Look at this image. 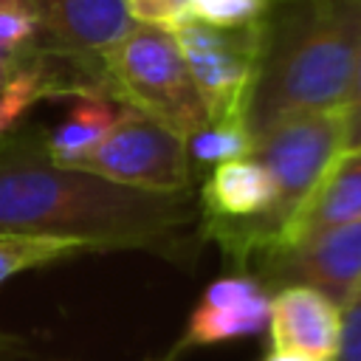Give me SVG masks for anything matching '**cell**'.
<instances>
[{
    "label": "cell",
    "instance_id": "16",
    "mask_svg": "<svg viewBox=\"0 0 361 361\" xmlns=\"http://www.w3.org/2000/svg\"><path fill=\"white\" fill-rule=\"evenodd\" d=\"M271 0H189V14L206 25L217 28H243L268 11Z\"/></svg>",
    "mask_w": 361,
    "mask_h": 361
},
{
    "label": "cell",
    "instance_id": "15",
    "mask_svg": "<svg viewBox=\"0 0 361 361\" xmlns=\"http://www.w3.org/2000/svg\"><path fill=\"white\" fill-rule=\"evenodd\" d=\"M51 82H54V73H48L42 65L20 68L8 79H3V85H0V135L8 133L28 113V107L37 99L54 93Z\"/></svg>",
    "mask_w": 361,
    "mask_h": 361
},
{
    "label": "cell",
    "instance_id": "17",
    "mask_svg": "<svg viewBox=\"0 0 361 361\" xmlns=\"http://www.w3.org/2000/svg\"><path fill=\"white\" fill-rule=\"evenodd\" d=\"M34 14L28 0H0V62L34 39Z\"/></svg>",
    "mask_w": 361,
    "mask_h": 361
},
{
    "label": "cell",
    "instance_id": "3",
    "mask_svg": "<svg viewBox=\"0 0 361 361\" xmlns=\"http://www.w3.org/2000/svg\"><path fill=\"white\" fill-rule=\"evenodd\" d=\"M102 82L180 138L209 124L206 104L166 28L135 23L133 31L102 56Z\"/></svg>",
    "mask_w": 361,
    "mask_h": 361
},
{
    "label": "cell",
    "instance_id": "10",
    "mask_svg": "<svg viewBox=\"0 0 361 361\" xmlns=\"http://www.w3.org/2000/svg\"><path fill=\"white\" fill-rule=\"evenodd\" d=\"M268 327L274 350L310 361H333L341 336V310L313 288L288 285L271 296Z\"/></svg>",
    "mask_w": 361,
    "mask_h": 361
},
{
    "label": "cell",
    "instance_id": "21",
    "mask_svg": "<svg viewBox=\"0 0 361 361\" xmlns=\"http://www.w3.org/2000/svg\"><path fill=\"white\" fill-rule=\"evenodd\" d=\"M262 361H310L305 355H296V353H282V350H271Z\"/></svg>",
    "mask_w": 361,
    "mask_h": 361
},
{
    "label": "cell",
    "instance_id": "2",
    "mask_svg": "<svg viewBox=\"0 0 361 361\" xmlns=\"http://www.w3.org/2000/svg\"><path fill=\"white\" fill-rule=\"evenodd\" d=\"M361 51V0H271L259 20V56L245 127L347 107Z\"/></svg>",
    "mask_w": 361,
    "mask_h": 361
},
{
    "label": "cell",
    "instance_id": "13",
    "mask_svg": "<svg viewBox=\"0 0 361 361\" xmlns=\"http://www.w3.org/2000/svg\"><path fill=\"white\" fill-rule=\"evenodd\" d=\"M87 251H107L96 243L76 237H51V234H0V285L28 268H42L51 262L71 259Z\"/></svg>",
    "mask_w": 361,
    "mask_h": 361
},
{
    "label": "cell",
    "instance_id": "4",
    "mask_svg": "<svg viewBox=\"0 0 361 361\" xmlns=\"http://www.w3.org/2000/svg\"><path fill=\"white\" fill-rule=\"evenodd\" d=\"M344 116L347 107L302 113L274 124L259 138H254L251 158L259 161L271 175L276 197L268 217L254 234L248 259L268 251L282 226L299 212L305 197L313 192L330 161L344 149Z\"/></svg>",
    "mask_w": 361,
    "mask_h": 361
},
{
    "label": "cell",
    "instance_id": "6",
    "mask_svg": "<svg viewBox=\"0 0 361 361\" xmlns=\"http://www.w3.org/2000/svg\"><path fill=\"white\" fill-rule=\"evenodd\" d=\"M169 34L206 104L209 121H245L259 56V20L243 28H217L189 14Z\"/></svg>",
    "mask_w": 361,
    "mask_h": 361
},
{
    "label": "cell",
    "instance_id": "14",
    "mask_svg": "<svg viewBox=\"0 0 361 361\" xmlns=\"http://www.w3.org/2000/svg\"><path fill=\"white\" fill-rule=\"evenodd\" d=\"M254 138L245 121H209L203 130L186 138L189 161L195 164H226L251 158Z\"/></svg>",
    "mask_w": 361,
    "mask_h": 361
},
{
    "label": "cell",
    "instance_id": "12",
    "mask_svg": "<svg viewBox=\"0 0 361 361\" xmlns=\"http://www.w3.org/2000/svg\"><path fill=\"white\" fill-rule=\"evenodd\" d=\"M268 313H271V296L265 293V288H259L251 296L237 299V302H220V305L197 302V307L189 316L186 341L189 344H217V341H228V338L254 336L268 324Z\"/></svg>",
    "mask_w": 361,
    "mask_h": 361
},
{
    "label": "cell",
    "instance_id": "1",
    "mask_svg": "<svg viewBox=\"0 0 361 361\" xmlns=\"http://www.w3.org/2000/svg\"><path fill=\"white\" fill-rule=\"evenodd\" d=\"M186 192H141L54 164L0 152V234L76 237L102 248H152L195 223Z\"/></svg>",
    "mask_w": 361,
    "mask_h": 361
},
{
    "label": "cell",
    "instance_id": "11",
    "mask_svg": "<svg viewBox=\"0 0 361 361\" xmlns=\"http://www.w3.org/2000/svg\"><path fill=\"white\" fill-rule=\"evenodd\" d=\"M116 118H118V113L102 93H96V90L79 93L73 99L71 110L65 113V118L51 133L45 155L59 166L73 164L76 158L87 155L110 135Z\"/></svg>",
    "mask_w": 361,
    "mask_h": 361
},
{
    "label": "cell",
    "instance_id": "8",
    "mask_svg": "<svg viewBox=\"0 0 361 361\" xmlns=\"http://www.w3.org/2000/svg\"><path fill=\"white\" fill-rule=\"evenodd\" d=\"M34 14V51L56 59L102 65L135 25L127 0H28Z\"/></svg>",
    "mask_w": 361,
    "mask_h": 361
},
{
    "label": "cell",
    "instance_id": "20",
    "mask_svg": "<svg viewBox=\"0 0 361 361\" xmlns=\"http://www.w3.org/2000/svg\"><path fill=\"white\" fill-rule=\"evenodd\" d=\"M344 149H361V51H358V68L355 82L347 99V116H344Z\"/></svg>",
    "mask_w": 361,
    "mask_h": 361
},
{
    "label": "cell",
    "instance_id": "22",
    "mask_svg": "<svg viewBox=\"0 0 361 361\" xmlns=\"http://www.w3.org/2000/svg\"><path fill=\"white\" fill-rule=\"evenodd\" d=\"M0 73H3V62H0Z\"/></svg>",
    "mask_w": 361,
    "mask_h": 361
},
{
    "label": "cell",
    "instance_id": "9",
    "mask_svg": "<svg viewBox=\"0 0 361 361\" xmlns=\"http://www.w3.org/2000/svg\"><path fill=\"white\" fill-rule=\"evenodd\" d=\"M358 220H361V149H341L330 161L313 192L305 197L299 212L282 226V231L262 254L293 248L319 231Z\"/></svg>",
    "mask_w": 361,
    "mask_h": 361
},
{
    "label": "cell",
    "instance_id": "7",
    "mask_svg": "<svg viewBox=\"0 0 361 361\" xmlns=\"http://www.w3.org/2000/svg\"><path fill=\"white\" fill-rule=\"evenodd\" d=\"M259 262L268 285H305L344 310L361 288V220L319 231L293 248L262 254Z\"/></svg>",
    "mask_w": 361,
    "mask_h": 361
},
{
    "label": "cell",
    "instance_id": "19",
    "mask_svg": "<svg viewBox=\"0 0 361 361\" xmlns=\"http://www.w3.org/2000/svg\"><path fill=\"white\" fill-rule=\"evenodd\" d=\"M333 361H361V288L341 313V336Z\"/></svg>",
    "mask_w": 361,
    "mask_h": 361
},
{
    "label": "cell",
    "instance_id": "18",
    "mask_svg": "<svg viewBox=\"0 0 361 361\" xmlns=\"http://www.w3.org/2000/svg\"><path fill=\"white\" fill-rule=\"evenodd\" d=\"M127 8L135 23L158 25L166 31L189 17V0H127Z\"/></svg>",
    "mask_w": 361,
    "mask_h": 361
},
{
    "label": "cell",
    "instance_id": "5",
    "mask_svg": "<svg viewBox=\"0 0 361 361\" xmlns=\"http://www.w3.org/2000/svg\"><path fill=\"white\" fill-rule=\"evenodd\" d=\"M68 169L158 195L186 192L192 178L186 138L133 107H124L110 135L87 155L68 164Z\"/></svg>",
    "mask_w": 361,
    "mask_h": 361
}]
</instances>
